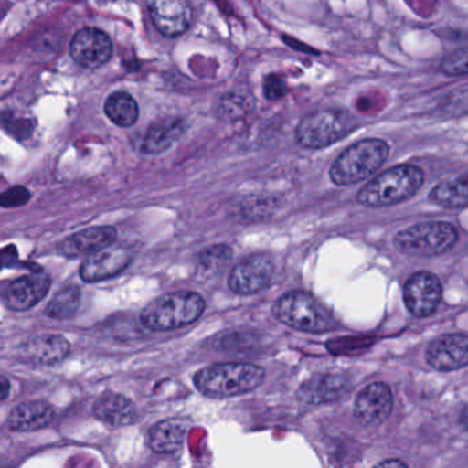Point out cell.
Here are the masks:
<instances>
[{
    "mask_svg": "<svg viewBox=\"0 0 468 468\" xmlns=\"http://www.w3.org/2000/svg\"><path fill=\"white\" fill-rule=\"evenodd\" d=\"M105 112L109 119L119 127H131L139 117L136 101L127 92H114L106 101Z\"/></svg>",
    "mask_w": 468,
    "mask_h": 468,
    "instance_id": "cell-24",
    "label": "cell"
},
{
    "mask_svg": "<svg viewBox=\"0 0 468 468\" xmlns=\"http://www.w3.org/2000/svg\"><path fill=\"white\" fill-rule=\"evenodd\" d=\"M424 183V174L419 166L397 165L369 180L357 194L363 207H391L412 198Z\"/></svg>",
    "mask_w": 468,
    "mask_h": 468,
    "instance_id": "cell-2",
    "label": "cell"
},
{
    "mask_svg": "<svg viewBox=\"0 0 468 468\" xmlns=\"http://www.w3.org/2000/svg\"><path fill=\"white\" fill-rule=\"evenodd\" d=\"M426 360L438 371H453L467 366L468 339L465 334H448L434 339L426 350Z\"/></svg>",
    "mask_w": 468,
    "mask_h": 468,
    "instance_id": "cell-15",
    "label": "cell"
},
{
    "mask_svg": "<svg viewBox=\"0 0 468 468\" xmlns=\"http://www.w3.org/2000/svg\"><path fill=\"white\" fill-rule=\"evenodd\" d=\"M393 410V394L383 382H374L364 388L355 402V416L364 424H380Z\"/></svg>",
    "mask_w": 468,
    "mask_h": 468,
    "instance_id": "cell-17",
    "label": "cell"
},
{
    "mask_svg": "<svg viewBox=\"0 0 468 468\" xmlns=\"http://www.w3.org/2000/svg\"><path fill=\"white\" fill-rule=\"evenodd\" d=\"M350 388L352 382L344 372H319L300 386L297 399L306 405L330 404L346 396Z\"/></svg>",
    "mask_w": 468,
    "mask_h": 468,
    "instance_id": "cell-11",
    "label": "cell"
},
{
    "mask_svg": "<svg viewBox=\"0 0 468 468\" xmlns=\"http://www.w3.org/2000/svg\"><path fill=\"white\" fill-rule=\"evenodd\" d=\"M205 308L207 303L198 292H169L152 301L142 312L141 319L144 327L164 333L197 322Z\"/></svg>",
    "mask_w": 468,
    "mask_h": 468,
    "instance_id": "cell-3",
    "label": "cell"
},
{
    "mask_svg": "<svg viewBox=\"0 0 468 468\" xmlns=\"http://www.w3.org/2000/svg\"><path fill=\"white\" fill-rule=\"evenodd\" d=\"M70 54L81 67L98 69L111 61L113 43L105 32L97 28H84L73 37Z\"/></svg>",
    "mask_w": 468,
    "mask_h": 468,
    "instance_id": "cell-12",
    "label": "cell"
},
{
    "mask_svg": "<svg viewBox=\"0 0 468 468\" xmlns=\"http://www.w3.org/2000/svg\"><path fill=\"white\" fill-rule=\"evenodd\" d=\"M442 300V286L430 272L413 273L404 286V303L410 314L427 317L434 314Z\"/></svg>",
    "mask_w": 468,
    "mask_h": 468,
    "instance_id": "cell-10",
    "label": "cell"
},
{
    "mask_svg": "<svg viewBox=\"0 0 468 468\" xmlns=\"http://www.w3.org/2000/svg\"><path fill=\"white\" fill-rule=\"evenodd\" d=\"M265 372L251 363H221L199 369L194 375V385L209 399H229L256 390Z\"/></svg>",
    "mask_w": 468,
    "mask_h": 468,
    "instance_id": "cell-1",
    "label": "cell"
},
{
    "mask_svg": "<svg viewBox=\"0 0 468 468\" xmlns=\"http://www.w3.org/2000/svg\"><path fill=\"white\" fill-rule=\"evenodd\" d=\"M430 202L446 209H459L464 207L468 201L467 175L443 180L432 188L429 196Z\"/></svg>",
    "mask_w": 468,
    "mask_h": 468,
    "instance_id": "cell-23",
    "label": "cell"
},
{
    "mask_svg": "<svg viewBox=\"0 0 468 468\" xmlns=\"http://www.w3.org/2000/svg\"><path fill=\"white\" fill-rule=\"evenodd\" d=\"M94 415L98 420L111 427H124L135 423L138 410L135 404L122 394L108 391L97 399Z\"/></svg>",
    "mask_w": 468,
    "mask_h": 468,
    "instance_id": "cell-19",
    "label": "cell"
},
{
    "mask_svg": "<svg viewBox=\"0 0 468 468\" xmlns=\"http://www.w3.org/2000/svg\"><path fill=\"white\" fill-rule=\"evenodd\" d=\"M185 122L179 119H168L157 122L147 131L144 141V153L146 154H161L171 149L183 135H185Z\"/></svg>",
    "mask_w": 468,
    "mask_h": 468,
    "instance_id": "cell-22",
    "label": "cell"
},
{
    "mask_svg": "<svg viewBox=\"0 0 468 468\" xmlns=\"http://www.w3.org/2000/svg\"><path fill=\"white\" fill-rule=\"evenodd\" d=\"M232 259V250L226 245H215L199 254V270L207 276H213L227 267Z\"/></svg>",
    "mask_w": 468,
    "mask_h": 468,
    "instance_id": "cell-26",
    "label": "cell"
},
{
    "mask_svg": "<svg viewBox=\"0 0 468 468\" xmlns=\"http://www.w3.org/2000/svg\"><path fill=\"white\" fill-rule=\"evenodd\" d=\"M10 388H12V385H10L9 379L4 375H0V401H4L9 397Z\"/></svg>",
    "mask_w": 468,
    "mask_h": 468,
    "instance_id": "cell-29",
    "label": "cell"
},
{
    "mask_svg": "<svg viewBox=\"0 0 468 468\" xmlns=\"http://www.w3.org/2000/svg\"><path fill=\"white\" fill-rule=\"evenodd\" d=\"M146 4L155 28L164 37H182L190 27L193 10L187 0H146Z\"/></svg>",
    "mask_w": 468,
    "mask_h": 468,
    "instance_id": "cell-13",
    "label": "cell"
},
{
    "mask_svg": "<svg viewBox=\"0 0 468 468\" xmlns=\"http://www.w3.org/2000/svg\"><path fill=\"white\" fill-rule=\"evenodd\" d=\"M273 314L283 324L305 333H328L338 327L328 309L309 292L301 290L282 295L273 306Z\"/></svg>",
    "mask_w": 468,
    "mask_h": 468,
    "instance_id": "cell-5",
    "label": "cell"
},
{
    "mask_svg": "<svg viewBox=\"0 0 468 468\" xmlns=\"http://www.w3.org/2000/svg\"><path fill=\"white\" fill-rule=\"evenodd\" d=\"M467 48H459L446 56L441 64V70L448 76H464L468 73Z\"/></svg>",
    "mask_w": 468,
    "mask_h": 468,
    "instance_id": "cell-27",
    "label": "cell"
},
{
    "mask_svg": "<svg viewBox=\"0 0 468 468\" xmlns=\"http://www.w3.org/2000/svg\"><path fill=\"white\" fill-rule=\"evenodd\" d=\"M185 424L177 419H166L158 421L150 429L149 446L153 452L161 454H172L180 451L185 442Z\"/></svg>",
    "mask_w": 468,
    "mask_h": 468,
    "instance_id": "cell-21",
    "label": "cell"
},
{
    "mask_svg": "<svg viewBox=\"0 0 468 468\" xmlns=\"http://www.w3.org/2000/svg\"><path fill=\"white\" fill-rule=\"evenodd\" d=\"M56 419V410L46 401H28L17 405L7 418V426L15 431L45 429Z\"/></svg>",
    "mask_w": 468,
    "mask_h": 468,
    "instance_id": "cell-20",
    "label": "cell"
},
{
    "mask_svg": "<svg viewBox=\"0 0 468 468\" xmlns=\"http://www.w3.org/2000/svg\"><path fill=\"white\" fill-rule=\"evenodd\" d=\"M70 344L62 335L46 334L32 336L18 346V358L34 366H56L67 358Z\"/></svg>",
    "mask_w": 468,
    "mask_h": 468,
    "instance_id": "cell-14",
    "label": "cell"
},
{
    "mask_svg": "<svg viewBox=\"0 0 468 468\" xmlns=\"http://www.w3.org/2000/svg\"><path fill=\"white\" fill-rule=\"evenodd\" d=\"M133 250L127 246L112 245L87 256L80 268V276L87 283L108 281L124 272L133 262Z\"/></svg>",
    "mask_w": 468,
    "mask_h": 468,
    "instance_id": "cell-9",
    "label": "cell"
},
{
    "mask_svg": "<svg viewBox=\"0 0 468 468\" xmlns=\"http://www.w3.org/2000/svg\"><path fill=\"white\" fill-rule=\"evenodd\" d=\"M81 292L76 286L65 287L46 308V314L51 319L65 320L73 317L80 306Z\"/></svg>",
    "mask_w": 468,
    "mask_h": 468,
    "instance_id": "cell-25",
    "label": "cell"
},
{
    "mask_svg": "<svg viewBox=\"0 0 468 468\" xmlns=\"http://www.w3.org/2000/svg\"><path fill=\"white\" fill-rule=\"evenodd\" d=\"M456 229L445 221H427L402 229L394 237L399 253L410 257H434L448 251L457 242Z\"/></svg>",
    "mask_w": 468,
    "mask_h": 468,
    "instance_id": "cell-7",
    "label": "cell"
},
{
    "mask_svg": "<svg viewBox=\"0 0 468 468\" xmlns=\"http://www.w3.org/2000/svg\"><path fill=\"white\" fill-rule=\"evenodd\" d=\"M377 467H408V464L401 460L394 459L378 463Z\"/></svg>",
    "mask_w": 468,
    "mask_h": 468,
    "instance_id": "cell-30",
    "label": "cell"
},
{
    "mask_svg": "<svg viewBox=\"0 0 468 468\" xmlns=\"http://www.w3.org/2000/svg\"><path fill=\"white\" fill-rule=\"evenodd\" d=\"M388 144L380 139H364L347 147L334 161L330 177L334 185L349 186L374 175L388 160Z\"/></svg>",
    "mask_w": 468,
    "mask_h": 468,
    "instance_id": "cell-4",
    "label": "cell"
},
{
    "mask_svg": "<svg viewBox=\"0 0 468 468\" xmlns=\"http://www.w3.org/2000/svg\"><path fill=\"white\" fill-rule=\"evenodd\" d=\"M31 199V193L28 188L23 186H16V187L9 188L5 193L0 194V207H20L28 204Z\"/></svg>",
    "mask_w": 468,
    "mask_h": 468,
    "instance_id": "cell-28",
    "label": "cell"
},
{
    "mask_svg": "<svg viewBox=\"0 0 468 468\" xmlns=\"http://www.w3.org/2000/svg\"><path fill=\"white\" fill-rule=\"evenodd\" d=\"M357 127V119L349 112L325 109L303 117L295 138L306 149H323L346 138Z\"/></svg>",
    "mask_w": 468,
    "mask_h": 468,
    "instance_id": "cell-6",
    "label": "cell"
},
{
    "mask_svg": "<svg viewBox=\"0 0 468 468\" xmlns=\"http://www.w3.org/2000/svg\"><path fill=\"white\" fill-rule=\"evenodd\" d=\"M51 279L48 273L35 272L12 282L4 292L5 303L13 311L34 308L50 292Z\"/></svg>",
    "mask_w": 468,
    "mask_h": 468,
    "instance_id": "cell-16",
    "label": "cell"
},
{
    "mask_svg": "<svg viewBox=\"0 0 468 468\" xmlns=\"http://www.w3.org/2000/svg\"><path fill=\"white\" fill-rule=\"evenodd\" d=\"M116 237L117 231L113 227H92V229L76 232L62 240L58 246V253L68 259L90 256V254L112 245Z\"/></svg>",
    "mask_w": 468,
    "mask_h": 468,
    "instance_id": "cell-18",
    "label": "cell"
},
{
    "mask_svg": "<svg viewBox=\"0 0 468 468\" xmlns=\"http://www.w3.org/2000/svg\"><path fill=\"white\" fill-rule=\"evenodd\" d=\"M273 272L275 265L271 257L267 254H251L232 268L229 278V289L235 294H256L270 286Z\"/></svg>",
    "mask_w": 468,
    "mask_h": 468,
    "instance_id": "cell-8",
    "label": "cell"
}]
</instances>
